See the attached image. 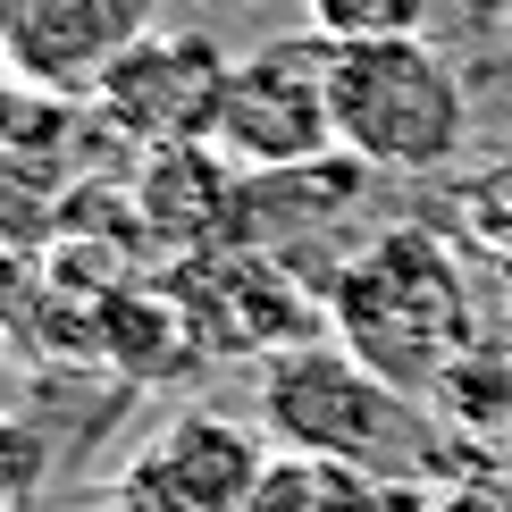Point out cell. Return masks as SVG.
Masks as SVG:
<instances>
[{
	"mask_svg": "<svg viewBox=\"0 0 512 512\" xmlns=\"http://www.w3.org/2000/svg\"><path fill=\"white\" fill-rule=\"evenodd\" d=\"M319 311H328L336 345H345L361 370H378L395 395H437L445 370L479 345L462 261L429 236V227H387V236L328 286Z\"/></svg>",
	"mask_w": 512,
	"mask_h": 512,
	"instance_id": "1",
	"label": "cell"
},
{
	"mask_svg": "<svg viewBox=\"0 0 512 512\" xmlns=\"http://www.w3.org/2000/svg\"><path fill=\"white\" fill-rule=\"evenodd\" d=\"M336 152L387 177H429L471 135V93L429 42H328Z\"/></svg>",
	"mask_w": 512,
	"mask_h": 512,
	"instance_id": "2",
	"label": "cell"
},
{
	"mask_svg": "<svg viewBox=\"0 0 512 512\" xmlns=\"http://www.w3.org/2000/svg\"><path fill=\"white\" fill-rule=\"evenodd\" d=\"M261 420L269 437L286 445V454H319V462H378L387 471V454L403 445L412 429V395H395L378 370H361V361L336 345H286L261 370Z\"/></svg>",
	"mask_w": 512,
	"mask_h": 512,
	"instance_id": "3",
	"label": "cell"
},
{
	"mask_svg": "<svg viewBox=\"0 0 512 512\" xmlns=\"http://www.w3.org/2000/svg\"><path fill=\"white\" fill-rule=\"evenodd\" d=\"M227 76L236 59L210 34H135L110 68L93 76V118L110 135H135L143 152L168 143H219V110H227Z\"/></svg>",
	"mask_w": 512,
	"mask_h": 512,
	"instance_id": "4",
	"label": "cell"
},
{
	"mask_svg": "<svg viewBox=\"0 0 512 512\" xmlns=\"http://www.w3.org/2000/svg\"><path fill=\"white\" fill-rule=\"evenodd\" d=\"M219 152L236 168H303L336 152V93H328V42L286 34L236 59L219 110Z\"/></svg>",
	"mask_w": 512,
	"mask_h": 512,
	"instance_id": "5",
	"label": "cell"
},
{
	"mask_svg": "<svg viewBox=\"0 0 512 512\" xmlns=\"http://www.w3.org/2000/svg\"><path fill=\"white\" fill-rule=\"evenodd\" d=\"M185 328H194L202 353H261L277 361L286 345H303L311 303L294 294V277L277 269V252H210V261H177L168 277Z\"/></svg>",
	"mask_w": 512,
	"mask_h": 512,
	"instance_id": "6",
	"label": "cell"
},
{
	"mask_svg": "<svg viewBox=\"0 0 512 512\" xmlns=\"http://www.w3.org/2000/svg\"><path fill=\"white\" fill-rule=\"evenodd\" d=\"M261 471H269V454L252 429H236L227 412H177L126 462L118 504H135V512H244Z\"/></svg>",
	"mask_w": 512,
	"mask_h": 512,
	"instance_id": "7",
	"label": "cell"
},
{
	"mask_svg": "<svg viewBox=\"0 0 512 512\" xmlns=\"http://www.w3.org/2000/svg\"><path fill=\"white\" fill-rule=\"evenodd\" d=\"M135 227L160 261H210V252H244V168L219 143H168L143 152L135 168Z\"/></svg>",
	"mask_w": 512,
	"mask_h": 512,
	"instance_id": "8",
	"label": "cell"
},
{
	"mask_svg": "<svg viewBox=\"0 0 512 512\" xmlns=\"http://www.w3.org/2000/svg\"><path fill=\"white\" fill-rule=\"evenodd\" d=\"M152 0H17V34H9V76L42 84V93H68L110 68L135 34H152Z\"/></svg>",
	"mask_w": 512,
	"mask_h": 512,
	"instance_id": "9",
	"label": "cell"
},
{
	"mask_svg": "<svg viewBox=\"0 0 512 512\" xmlns=\"http://www.w3.org/2000/svg\"><path fill=\"white\" fill-rule=\"evenodd\" d=\"M361 168L353 152L303 160V168H244V252H277L286 236H311V227H336L361 202Z\"/></svg>",
	"mask_w": 512,
	"mask_h": 512,
	"instance_id": "10",
	"label": "cell"
},
{
	"mask_svg": "<svg viewBox=\"0 0 512 512\" xmlns=\"http://www.w3.org/2000/svg\"><path fill=\"white\" fill-rule=\"evenodd\" d=\"M194 345V328H185V311H177V294L168 286H118V294H101V361L126 378H168V370H185V353Z\"/></svg>",
	"mask_w": 512,
	"mask_h": 512,
	"instance_id": "11",
	"label": "cell"
},
{
	"mask_svg": "<svg viewBox=\"0 0 512 512\" xmlns=\"http://www.w3.org/2000/svg\"><path fill=\"white\" fill-rule=\"evenodd\" d=\"M319 42H412L429 26V0H303Z\"/></svg>",
	"mask_w": 512,
	"mask_h": 512,
	"instance_id": "12",
	"label": "cell"
},
{
	"mask_svg": "<svg viewBox=\"0 0 512 512\" xmlns=\"http://www.w3.org/2000/svg\"><path fill=\"white\" fill-rule=\"evenodd\" d=\"M336 496H345V462H319V454H286V445H277L244 512H336Z\"/></svg>",
	"mask_w": 512,
	"mask_h": 512,
	"instance_id": "13",
	"label": "cell"
},
{
	"mask_svg": "<svg viewBox=\"0 0 512 512\" xmlns=\"http://www.w3.org/2000/svg\"><path fill=\"white\" fill-rule=\"evenodd\" d=\"M437 403H445L454 420H471V429H487V420H512V361H496L487 345H471L454 370H445Z\"/></svg>",
	"mask_w": 512,
	"mask_h": 512,
	"instance_id": "14",
	"label": "cell"
},
{
	"mask_svg": "<svg viewBox=\"0 0 512 512\" xmlns=\"http://www.w3.org/2000/svg\"><path fill=\"white\" fill-rule=\"evenodd\" d=\"M51 236H59V194L26 177V160L0 152V252H17V244H51Z\"/></svg>",
	"mask_w": 512,
	"mask_h": 512,
	"instance_id": "15",
	"label": "cell"
},
{
	"mask_svg": "<svg viewBox=\"0 0 512 512\" xmlns=\"http://www.w3.org/2000/svg\"><path fill=\"white\" fill-rule=\"evenodd\" d=\"M336 512H437L429 479H403V471H378V462H345V496Z\"/></svg>",
	"mask_w": 512,
	"mask_h": 512,
	"instance_id": "16",
	"label": "cell"
},
{
	"mask_svg": "<svg viewBox=\"0 0 512 512\" xmlns=\"http://www.w3.org/2000/svg\"><path fill=\"white\" fill-rule=\"evenodd\" d=\"M42 487V437L26 420H0V504H26Z\"/></svg>",
	"mask_w": 512,
	"mask_h": 512,
	"instance_id": "17",
	"label": "cell"
},
{
	"mask_svg": "<svg viewBox=\"0 0 512 512\" xmlns=\"http://www.w3.org/2000/svg\"><path fill=\"white\" fill-rule=\"evenodd\" d=\"M42 303V269H26V252H0V328H26Z\"/></svg>",
	"mask_w": 512,
	"mask_h": 512,
	"instance_id": "18",
	"label": "cell"
},
{
	"mask_svg": "<svg viewBox=\"0 0 512 512\" xmlns=\"http://www.w3.org/2000/svg\"><path fill=\"white\" fill-rule=\"evenodd\" d=\"M437 512H512V479H496V471L445 479V487H437Z\"/></svg>",
	"mask_w": 512,
	"mask_h": 512,
	"instance_id": "19",
	"label": "cell"
},
{
	"mask_svg": "<svg viewBox=\"0 0 512 512\" xmlns=\"http://www.w3.org/2000/svg\"><path fill=\"white\" fill-rule=\"evenodd\" d=\"M479 210H512V152H504V160L479 177Z\"/></svg>",
	"mask_w": 512,
	"mask_h": 512,
	"instance_id": "20",
	"label": "cell"
},
{
	"mask_svg": "<svg viewBox=\"0 0 512 512\" xmlns=\"http://www.w3.org/2000/svg\"><path fill=\"white\" fill-rule=\"evenodd\" d=\"M9 34H17V0H0V68H9Z\"/></svg>",
	"mask_w": 512,
	"mask_h": 512,
	"instance_id": "21",
	"label": "cell"
},
{
	"mask_svg": "<svg viewBox=\"0 0 512 512\" xmlns=\"http://www.w3.org/2000/svg\"><path fill=\"white\" fill-rule=\"evenodd\" d=\"M487 9H496V17H512V0H487Z\"/></svg>",
	"mask_w": 512,
	"mask_h": 512,
	"instance_id": "22",
	"label": "cell"
},
{
	"mask_svg": "<svg viewBox=\"0 0 512 512\" xmlns=\"http://www.w3.org/2000/svg\"><path fill=\"white\" fill-rule=\"evenodd\" d=\"M110 512H135V504H110Z\"/></svg>",
	"mask_w": 512,
	"mask_h": 512,
	"instance_id": "23",
	"label": "cell"
}]
</instances>
